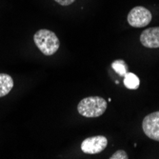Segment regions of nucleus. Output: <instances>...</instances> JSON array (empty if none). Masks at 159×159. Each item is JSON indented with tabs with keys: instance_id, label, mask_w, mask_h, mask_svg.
<instances>
[{
	"instance_id": "423d86ee",
	"label": "nucleus",
	"mask_w": 159,
	"mask_h": 159,
	"mask_svg": "<svg viewBox=\"0 0 159 159\" xmlns=\"http://www.w3.org/2000/svg\"><path fill=\"white\" fill-rule=\"evenodd\" d=\"M140 43L146 48H159V27L148 28L140 35Z\"/></svg>"
},
{
	"instance_id": "f257e3e1",
	"label": "nucleus",
	"mask_w": 159,
	"mask_h": 159,
	"mask_svg": "<svg viewBox=\"0 0 159 159\" xmlns=\"http://www.w3.org/2000/svg\"><path fill=\"white\" fill-rule=\"evenodd\" d=\"M107 101L100 96L83 98L77 105V111L84 117L95 118L101 116L107 111Z\"/></svg>"
},
{
	"instance_id": "0eeeda50",
	"label": "nucleus",
	"mask_w": 159,
	"mask_h": 159,
	"mask_svg": "<svg viewBox=\"0 0 159 159\" xmlns=\"http://www.w3.org/2000/svg\"><path fill=\"white\" fill-rule=\"evenodd\" d=\"M13 88V80L7 74H0V97L6 96Z\"/></svg>"
},
{
	"instance_id": "f03ea898",
	"label": "nucleus",
	"mask_w": 159,
	"mask_h": 159,
	"mask_svg": "<svg viewBox=\"0 0 159 159\" xmlns=\"http://www.w3.org/2000/svg\"><path fill=\"white\" fill-rule=\"evenodd\" d=\"M34 42L38 50L47 56L54 54L60 47L59 38L47 29L38 30L34 35Z\"/></svg>"
},
{
	"instance_id": "7ed1b4c3",
	"label": "nucleus",
	"mask_w": 159,
	"mask_h": 159,
	"mask_svg": "<svg viewBox=\"0 0 159 159\" xmlns=\"http://www.w3.org/2000/svg\"><path fill=\"white\" fill-rule=\"evenodd\" d=\"M152 19V12L143 6H136L129 11L128 23L134 28H144L148 26Z\"/></svg>"
},
{
	"instance_id": "39448f33",
	"label": "nucleus",
	"mask_w": 159,
	"mask_h": 159,
	"mask_svg": "<svg viewBox=\"0 0 159 159\" xmlns=\"http://www.w3.org/2000/svg\"><path fill=\"white\" fill-rule=\"evenodd\" d=\"M143 132L149 138L159 142V111L146 115L142 122Z\"/></svg>"
},
{
	"instance_id": "6e6552de",
	"label": "nucleus",
	"mask_w": 159,
	"mask_h": 159,
	"mask_svg": "<svg viewBox=\"0 0 159 159\" xmlns=\"http://www.w3.org/2000/svg\"><path fill=\"white\" fill-rule=\"evenodd\" d=\"M123 77H124L123 83L127 89H129V90L138 89V87L140 85V80L136 75H134V73H129L128 71Z\"/></svg>"
},
{
	"instance_id": "20e7f679",
	"label": "nucleus",
	"mask_w": 159,
	"mask_h": 159,
	"mask_svg": "<svg viewBox=\"0 0 159 159\" xmlns=\"http://www.w3.org/2000/svg\"><path fill=\"white\" fill-rule=\"evenodd\" d=\"M108 145V139L104 135H95L86 138L81 144V150L87 154L102 152Z\"/></svg>"
},
{
	"instance_id": "9d476101",
	"label": "nucleus",
	"mask_w": 159,
	"mask_h": 159,
	"mask_svg": "<svg viewBox=\"0 0 159 159\" xmlns=\"http://www.w3.org/2000/svg\"><path fill=\"white\" fill-rule=\"evenodd\" d=\"M129 155L127 154V152L123 150H118L115 152L111 157L110 159H128Z\"/></svg>"
},
{
	"instance_id": "1a4fd4ad",
	"label": "nucleus",
	"mask_w": 159,
	"mask_h": 159,
	"mask_svg": "<svg viewBox=\"0 0 159 159\" xmlns=\"http://www.w3.org/2000/svg\"><path fill=\"white\" fill-rule=\"evenodd\" d=\"M111 68L119 76H124L128 73V65L122 59L114 60L111 63Z\"/></svg>"
},
{
	"instance_id": "9b49d317",
	"label": "nucleus",
	"mask_w": 159,
	"mask_h": 159,
	"mask_svg": "<svg viewBox=\"0 0 159 159\" xmlns=\"http://www.w3.org/2000/svg\"><path fill=\"white\" fill-rule=\"evenodd\" d=\"M54 1L61 6H69L70 4H73L75 0H54Z\"/></svg>"
}]
</instances>
